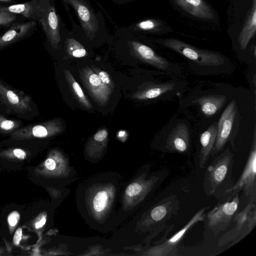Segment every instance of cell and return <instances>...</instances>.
I'll return each mask as SVG.
<instances>
[{"mask_svg":"<svg viewBox=\"0 0 256 256\" xmlns=\"http://www.w3.org/2000/svg\"><path fill=\"white\" fill-rule=\"evenodd\" d=\"M0 96L5 104L16 112L24 114L31 110V100L28 96L10 88L0 82Z\"/></svg>","mask_w":256,"mask_h":256,"instance_id":"cell-14","label":"cell"},{"mask_svg":"<svg viewBox=\"0 0 256 256\" xmlns=\"http://www.w3.org/2000/svg\"><path fill=\"white\" fill-rule=\"evenodd\" d=\"M234 225L219 240L218 244L222 246L232 242L230 246L238 243L248 234L256 224V204L248 202L244 208L237 212L232 220Z\"/></svg>","mask_w":256,"mask_h":256,"instance_id":"cell-7","label":"cell"},{"mask_svg":"<svg viewBox=\"0 0 256 256\" xmlns=\"http://www.w3.org/2000/svg\"><path fill=\"white\" fill-rule=\"evenodd\" d=\"M46 219L45 218H43L41 219L36 224L35 226L36 228H40L42 227L46 223Z\"/></svg>","mask_w":256,"mask_h":256,"instance_id":"cell-35","label":"cell"},{"mask_svg":"<svg viewBox=\"0 0 256 256\" xmlns=\"http://www.w3.org/2000/svg\"><path fill=\"white\" fill-rule=\"evenodd\" d=\"M112 2L118 4L122 5L124 4H128L137 0H110Z\"/></svg>","mask_w":256,"mask_h":256,"instance_id":"cell-34","label":"cell"},{"mask_svg":"<svg viewBox=\"0 0 256 256\" xmlns=\"http://www.w3.org/2000/svg\"><path fill=\"white\" fill-rule=\"evenodd\" d=\"M93 70L98 74L102 82L114 88V84L109 74L105 71L100 70L98 68H94Z\"/></svg>","mask_w":256,"mask_h":256,"instance_id":"cell-28","label":"cell"},{"mask_svg":"<svg viewBox=\"0 0 256 256\" xmlns=\"http://www.w3.org/2000/svg\"><path fill=\"white\" fill-rule=\"evenodd\" d=\"M175 86L174 83L153 84L146 88L134 94V98L144 100L156 98L162 94L171 91Z\"/></svg>","mask_w":256,"mask_h":256,"instance_id":"cell-23","label":"cell"},{"mask_svg":"<svg viewBox=\"0 0 256 256\" xmlns=\"http://www.w3.org/2000/svg\"><path fill=\"white\" fill-rule=\"evenodd\" d=\"M36 20L40 24L50 46L59 50L63 44L66 27L56 10L54 0H38Z\"/></svg>","mask_w":256,"mask_h":256,"instance_id":"cell-3","label":"cell"},{"mask_svg":"<svg viewBox=\"0 0 256 256\" xmlns=\"http://www.w3.org/2000/svg\"><path fill=\"white\" fill-rule=\"evenodd\" d=\"M156 41L200 66H218L224 62V57L217 52L197 48L176 38H158Z\"/></svg>","mask_w":256,"mask_h":256,"instance_id":"cell-6","label":"cell"},{"mask_svg":"<svg viewBox=\"0 0 256 256\" xmlns=\"http://www.w3.org/2000/svg\"><path fill=\"white\" fill-rule=\"evenodd\" d=\"M20 126L18 121L8 119L0 115V132L7 133L17 130Z\"/></svg>","mask_w":256,"mask_h":256,"instance_id":"cell-26","label":"cell"},{"mask_svg":"<svg viewBox=\"0 0 256 256\" xmlns=\"http://www.w3.org/2000/svg\"><path fill=\"white\" fill-rule=\"evenodd\" d=\"M181 10L194 17L202 20L214 18V11L204 0H172Z\"/></svg>","mask_w":256,"mask_h":256,"instance_id":"cell-17","label":"cell"},{"mask_svg":"<svg viewBox=\"0 0 256 256\" xmlns=\"http://www.w3.org/2000/svg\"><path fill=\"white\" fill-rule=\"evenodd\" d=\"M242 191L248 202L256 203V137L254 130L250 150L244 170L238 181L228 190Z\"/></svg>","mask_w":256,"mask_h":256,"instance_id":"cell-8","label":"cell"},{"mask_svg":"<svg viewBox=\"0 0 256 256\" xmlns=\"http://www.w3.org/2000/svg\"><path fill=\"white\" fill-rule=\"evenodd\" d=\"M79 72L82 80L93 99L101 106L106 104L114 88L102 82L98 74L88 66Z\"/></svg>","mask_w":256,"mask_h":256,"instance_id":"cell-11","label":"cell"},{"mask_svg":"<svg viewBox=\"0 0 256 256\" xmlns=\"http://www.w3.org/2000/svg\"><path fill=\"white\" fill-rule=\"evenodd\" d=\"M208 207H204L198 211L180 230L172 236L166 239L168 232L173 228L174 224L172 225L167 230L162 242L150 249V254L157 256H171L177 255V246L186 232L199 222L204 220L206 212Z\"/></svg>","mask_w":256,"mask_h":256,"instance_id":"cell-9","label":"cell"},{"mask_svg":"<svg viewBox=\"0 0 256 256\" xmlns=\"http://www.w3.org/2000/svg\"><path fill=\"white\" fill-rule=\"evenodd\" d=\"M16 18L14 14L0 10V24L6 25L14 21Z\"/></svg>","mask_w":256,"mask_h":256,"instance_id":"cell-29","label":"cell"},{"mask_svg":"<svg viewBox=\"0 0 256 256\" xmlns=\"http://www.w3.org/2000/svg\"><path fill=\"white\" fill-rule=\"evenodd\" d=\"M189 132L188 126L179 123L168 136L165 148L169 151L184 154L189 148Z\"/></svg>","mask_w":256,"mask_h":256,"instance_id":"cell-16","label":"cell"},{"mask_svg":"<svg viewBox=\"0 0 256 256\" xmlns=\"http://www.w3.org/2000/svg\"><path fill=\"white\" fill-rule=\"evenodd\" d=\"M86 43L72 29L66 28L63 36V45L66 52L75 58H81L87 56V49L83 44Z\"/></svg>","mask_w":256,"mask_h":256,"instance_id":"cell-18","label":"cell"},{"mask_svg":"<svg viewBox=\"0 0 256 256\" xmlns=\"http://www.w3.org/2000/svg\"><path fill=\"white\" fill-rule=\"evenodd\" d=\"M226 96L224 95H208L200 97L192 101L200 104L201 110L206 116L214 114L224 104Z\"/></svg>","mask_w":256,"mask_h":256,"instance_id":"cell-22","label":"cell"},{"mask_svg":"<svg viewBox=\"0 0 256 256\" xmlns=\"http://www.w3.org/2000/svg\"><path fill=\"white\" fill-rule=\"evenodd\" d=\"M12 1V0H0V2H10Z\"/></svg>","mask_w":256,"mask_h":256,"instance_id":"cell-36","label":"cell"},{"mask_svg":"<svg viewBox=\"0 0 256 256\" xmlns=\"http://www.w3.org/2000/svg\"><path fill=\"white\" fill-rule=\"evenodd\" d=\"M108 197L105 191H100L98 192L93 200V206L94 210L100 212L102 211L106 206Z\"/></svg>","mask_w":256,"mask_h":256,"instance_id":"cell-27","label":"cell"},{"mask_svg":"<svg viewBox=\"0 0 256 256\" xmlns=\"http://www.w3.org/2000/svg\"><path fill=\"white\" fill-rule=\"evenodd\" d=\"M256 31V0H253L252 5L247 19L240 32L238 42L240 48L244 50Z\"/></svg>","mask_w":256,"mask_h":256,"instance_id":"cell-21","label":"cell"},{"mask_svg":"<svg viewBox=\"0 0 256 256\" xmlns=\"http://www.w3.org/2000/svg\"><path fill=\"white\" fill-rule=\"evenodd\" d=\"M22 230L21 228H18L14 236V244L18 245L22 239Z\"/></svg>","mask_w":256,"mask_h":256,"instance_id":"cell-32","label":"cell"},{"mask_svg":"<svg viewBox=\"0 0 256 256\" xmlns=\"http://www.w3.org/2000/svg\"><path fill=\"white\" fill-rule=\"evenodd\" d=\"M233 157L228 148L208 167L203 182L204 192L208 196L219 199L233 186L232 180Z\"/></svg>","mask_w":256,"mask_h":256,"instance_id":"cell-2","label":"cell"},{"mask_svg":"<svg viewBox=\"0 0 256 256\" xmlns=\"http://www.w3.org/2000/svg\"><path fill=\"white\" fill-rule=\"evenodd\" d=\"M44 164L46 168L50 170H54L56 166L54 160L51 158L46 159L45 161Z\"/></svg>","mask_w":256,"mask_h":256,"instance_id":"cell-33","label":"cell"},{"mask_svg":"<svg viewBox=\"0 0 256 256\" xmlns=\"http://www.w3.org/2000/svg\"><path fill=\"white\" fill-rule=\"evenodd\" d=\"M126 28L130 32L139 34H162L173 32L172 28L164 21L155 18L142 20Z\"/></svg>","mask_w":256,"mask_h":256,"instance_id":"cell-15","label":"cell"},{"mask_svg":"<svg viewBox=\"0 0 256 256\" xmlns=\"http://www.w3.org/2000/svg\"><path fill=\"white\" fill-rule=\"evenodd\" d=\"M62 126L58 120H50L42 124L29 126L17 129L12 133L16 139L44 138L62 132Z\"/></svg>","mask_w":256,"mask_h":256,"instance_id":"cell-12","label":"cell"},{"mask_svg":"<svg viewBox=\"0 0 256 256\" xmlns=\"http://www.w3.org/2000/svg\"><path fill=\"white\" fill-rule=\"evenodd\" d=\"M217 126L216 124L210 126L200 136V150L199 155V165L204 168L211 154L216 136Z\"/></svg>","mask_w":256,"mask_h":256,"instance_id":"cell-19","label":"cell"},{"mask_svg":"<svg viewBox=\"0 0 256 256\" xmlns=\"http://www.w3.org/2000/svg\"><path fill=\"white\" fill-rule=\"evenodd\" d=\"M12 152L16 157L21 160H24L26 156V152L20 148H14Z\"/></svg>","mask_w":256,"mask_h":256,"instance_id":"cell-31","label":"cell"},{"mask_svg":"<svg viewBox=\"0 0 256 256\" xmlns=\"http://www.w3.org/2000/svg\"><path fill=\"white\" fill-rule=\"evenodd\" d=\"M66 11L72 9L78 23L70 20L72 30L86 43L110 40L104 17L96 12L90 0H62Z\"/></svg>","mask_w":256,"mask_h":256,"instance_id":"cell-1","label":"cell"},{"mask_svg":"<svg viewBox=\"0 0 256 256\" xmlns=\"http://www.w3.org/2000/svg\"><path fill=\"white\" fill-rule=\"evenodd\" d=\"M64 72L71 92L80 105L86 109H91L92 104L86 98L80 85L76 80L72 74L66 69H64Z\"/></svg>","mask_w":256,"mask_h":256,"instance_id":"cell-25","label":"cell"},{"mask_svg":"<svg viewBox=\"0 0 256 256\" xmlns=\"http://www.w3.org/2000/svg\"><path fill=\"white\" fill-rule=\"evenodd\" d=\"M19 219V214L17 212L11 213L8 218V222L11 226H15Z\"/></svg>","mask_w":256,"mask_h":256,"instance_id":"cell-30","label":"cell"},{"mask_svg":"<svg viewBox=\"0 0 256 256\" xmlns=\"http://www.w3.org/2000/svg\"><path fill=\"white\" fill-rule=\"evenodd\" d=\"M179 209L180 202L176 196L171 195L152 208L146 221L149 226H158L162 230L166 222L176 215Z\"/></svg>","mask_w":256,"mask_h":256,"instance_id":"cell-10","label":"cell"},{"mask_svg":"<svg viewBox=\"0 0 256 256\" xmlns=\"http://www.w3.org/2000/svg\"><path fill=\"white\" fill-rule=\"evenodd\" d=\"M116 34L120 40L125 42L132 56L160 70H168L170 62L158 55L150 47L139 40L136 34L130 32L126 28H122L118 30Z\"/></svg>","mask_w":256,"mask_h":256,"instance_id":"cell-5","label":"cell"},{"mask_svg":"<svg viewBox=\"0 0 256 256\" xmlns=\"http://www.w3.org/2000/svg\"><path fill=\"white\" fill-rule=\"evenodd\" d=\"M240 192L226 193L220 198L213 209L206 213L204 220L213 234H218L225 230L232 222L240 205Z\"/></svg>","mask_w":256,"mask_h":256,"instance_id":"cell-4","label":"cell"},{"mask_svg":"<svg viewBox=\"0 0 256 256\" xmlns=\"http://www.w3.org/2000/svg\"><path fill=\"white\" fill-rule=\"evenodd\" d=\"M236 114V102L234 100H233L228 104L219 119L216 126V140L211 154H218L223 148L228 140Z\"/></svg>","mask_w":256,"mask_h":256,"instance_id":"cell-13","label":"cell"},{"mask_svg":"<svg viewBox=\"0 0 256 256\" xmlns=\"http://www.w3.org/2000/svg\"><path fill=\"white\" fill-rule=\"evenodd\" d=\"M38 8V0H32L23 4L0 7V10L14 14H20L27 18L36 20Z\"/></svg>","mask_w":256,"mask_h":256,"instance_id":"cell-24","label":"cell"},{"mask_svg":"<svg viewBox=\"0 0 256 256\" xmlns=\"http://www.w3.org/2000/svg\"><path fill=\"white\" fill-rule=\"evenodd\" d=\"M34 22L14 25L6 33L0 36V48L12 44L24 38L35 26Z\"/></svg>","mask_w":256,"mask_h":256,"instance_id":"cell-20","label":"cell"}]
</instances>
